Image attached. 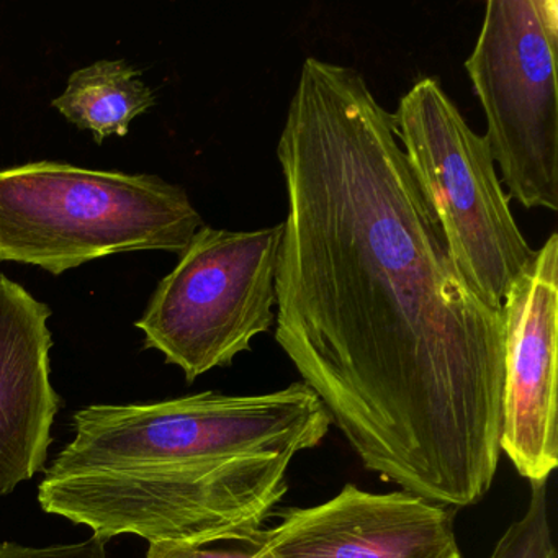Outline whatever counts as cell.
I'll list each match as a JSON object with an SVG mask.
<instances>
[{
  "label": "cell",
  "mask_w": 558,
  "mask_h": 558,
  "mask_svg": "<svg viewBox=\"0 0 558 558\" xmlns=\"http://www.w3.org/2000/svg\"><path fill=\"white\" fill-rule=\"evenodd\" d=\"M277 158L276 339L365 469L466 508L498 470L505 315L469 282L359 71L308 58Z\"/></svg>",
  "instance_id": "6da1fadb"
},
{
  "label": "cell",
  "mask_w": 558,
  "mask_h": 558,
  "mask_svg": "<svg viewBox=\"0 0 558 558\" xmlns=\"http://www.w3.org/2000/svg\"><path fill=\"white\" fill-rule=\"evenodd\" d=\"M293 457H241L202 463H132L58 470L38 488L48 514L87 525L110 541L133 534L149 544H251L289 489Z\"/></svg>",
  "instance_id": "7a4b0ae2"
},
{
  "label": "cell",
  "mask_w": 558,
  "mask_h": 558,
  "mask_svg": "<svg viewBox=\"0 0 558 558\" xmlns=\"http://www.w3.org/2000/svg\"><path fill=\"white\" fill-rule=\"evenodd\" d=\"M202 227L187 192L158 175L51 161L0 171V263L61 276L112 254L181 256Z\"/></svg>",
  "instance_id": "3957f363"
},
{
  "label": "cell",
  "mask_w": 558,
  "mask_h": 558,
  "mask_svg": "<svg viewBox=\"0 0 558 558\" xmlns=\"http://www.w3.org/2000/svg\"><path fill=\"white\" fill-rule=\"evenodd\" d=\"M53 469L202 463L289 456L318 446L331 420L303 381L264 395L205 393L148 404H90Z\"/></svg>",
  "instance_id": "277c9868"
},
{
  "label": "cell",
  "mask_w": 558,
  "mask_h": 558,
  "mask_svg": "<svg viewBox=\"0 0 558 558\" xmlns=\"http://www.w3.org/2000/svg\"><path fill=\"white\" fill-rule=\"evenodd\" d=\"M401 148L463 276L493 308L537 251L509 207L485 136L470 129L439 81H417L393 113Z\"/></svg>",
  "instance_id": "5b68a950"
},
{
  "label": "cell",
  "mask_w": 558,
  "mask_h": 558,
  "mask_svg": "<svg viewBox=\"0 0 558 558\" xmlns=\"http://www.w3.org/2000/svg\"><path fill=\"white\" fill-rule=\"evenodd\" d=\"M282 236V223L256 231L204 225L136 322L145 348L178 365L189 384L251 351L276 325Z\"/></svg>",
  "instance_id": "8992f818"
},
{
  "label": "cell",
  "mask_w": 558,
  "mask_h": 558,
  "mask_svg": "<svg viewBox=\"0 0 558 558\" xmlns=\"http://www.w3.org/2000/svg\"><path fill=\"white\" fill-rule=\"evenodd\" d=\"M558 2L489 0L465 70L509 198L558 210Z\"/></svg>",
  "instance_id": "52a82bcc"
},
{
  "label": "cell",
  "mask_w": 558,
  "mask_h": 558,
  "mask_svg": "<svg viewBox=\"0 0 558 558\" xmlns=\"http://www.w3.org/2000/svg\"><path fill=\"white\" fill-rule=\"evenodd\" d=\"M505 384L499 449L522 478L558 465V234H550L502 303Z\"/></svg>",
  "instance_id": "ba28073f"
},
{
  "label": "cell",
  "mask_w": 558,
  "mask_h": 558,
  "mask_svg": "<svg viewBox=\"0 0 558 558\" xmlns=\"http://www.w3.org/2000/svg\"><path fill=\"white\" fill-rule=\"evenodd\" d=\"M247 545L264 558H460L449 508L355 485L322 505L286 509Z\"/></svg>",
  "instance_id": "9c48e42d"
},
{
  "label": "cell",
  "mask_w": 558,
  "mask_h": 558,
  "mask_svg": "<svg viewBox=\"0 0 558 558\" xmlns=\"http://www.w3.org/2000/svg\"><path fill=\"white\" fill-rule=\"evenodd\" d=\"M50 306L0 274V496L48 459L60 397L50 380Z\"/></svg>",
  "instance_id": "30bf717a"
},
{
  "label": "cell",
  "mask_w": 558,
  "mask_h": 558,
  "mask_svg": "<svg viewBox=\"0 0 558 558\" xmlns=\"http://www.w3.org/2000/svg\"><path fill=\"white\" fill-rule=\"evenodd\" d=\"M142 76L143 71L126 61H97L74 71L51 106L102 145L109 136L129 135L130 123L156 106V94Z\"/></svg>",
  "instance_id": "8fae6325"
},
{
  "label": "cell",
  "mask_w": 558,
  "mask_h": 558,
  "mask_svg": "<svg viewBox=\"0 0 558 558\" xmlns=\"http://www.w3.org/2000/svg\"><path fill=\"white\" fill-rule=\"evenodd\" d=\"M489 558H558L551 534L547 482L531 485L527 509L506 529Z\"/></svg>",
  "instance_id": "7c38bea8"
},
{
  "label": "cell",
  "mask_w": 558,
  "mask_h": 558,
  "mask_svg": "<svg viewBox=\"0 0 558 558\" xmlns=\"http://www.w3.org/2000/svg\"><path fill=\"white\" fill-rule=\"evenodd\" d=\"M106 544L94 535L86 542L50 547H25L15 542H4L0 545V558H107Z\"/></svg>",
  "instance_id": "4fadbf2b"
},
{
  "label": "cell",
  "mask_w": 558,
  "mask_h": 558,
  "mask_svg": "<svg viewBox=\"0 0 558 558\" xmlns=\"http://www.w3.org/2000/svg\"><path fill=\"white\" fill-rule=\"evenodd\" d=\"M146 558H264L251 548L247 550H208L194 545L149 544Z\"/></svg>",
  "instance_id": "5bb4252c"
}]
</instances>
